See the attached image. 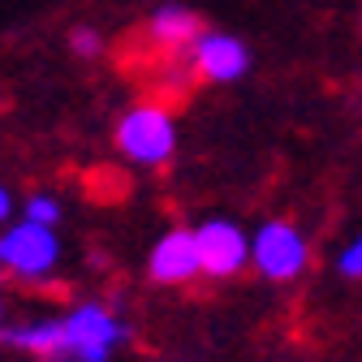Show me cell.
<instances>
[{
	"label": "cell",
	"mask_w": 362,
	"mask_h": 362,
	"mask_svg": "<svg viewBox=\"0 0 362 362\" xmlns=\"http://www.w3.org/2000/svg\"><path fill=\"white\" fill-rule=\"evenodd\" d=\"M0 341L39 362H112L129 345V324L104 302H78L57 320L0 328Z\"/></svg>",
	"instance_id": "cell-1"
},
{
	"label": "cell",
	"mask_w": 362,
	"mask_h": 362,
	"mask_svg": "<svg viewBox=\"0 0 362 362\" xmlns=\"http://www.w3.org/2000/svg\"><path fill=\"white\" fill-rule=\"evenodd\" d=\"M112 143L129 164L160 168L177 151V121L164 104H134L121 112V121L112 129Z\"/></svg>",
	"instance_id": "cell-2"
},
{
	"label": "cell",
	"mask_w": 362,
	"mask_h": 362,
	"mask_svg": "<svg viewBox=\"0 0 362 362\" xmlns=\"http://www.w3.org/2000/svg\"><path fill=\"white\" fill-rule=\"evenodd\" d=\"M306 259H310V246L302 229L289 220H263L250 238V263L263 281H276V285L298 281L306 272Z\"/></svg>",
	"instance_id": "cell-3"
},
{
	"label": "cell",
	"mask_w": 362,
	"mask_h": 362,
	"mask_svg": "<svg viewBox=\"0 0 362 362\" xmlns=\"http://www.w3.org/2000/svg\"><path fill=\"white\" fill-rule=\"evenodd\" d=\"M61 263V242L48 224H9L0 233V272H9L18 281H48L52 267Z\"/></svg>",
	"instance_id": "cell-4"
},
{
	"label": "cell",
	"mask_w": 362,
	"mask_h": 362,
	"mask_svg": "<svg viewBox=\"0 0 362 362\" xmlns=\"http://www.w3.org/2000/svg\"><path fill=\"white\" fill-rule=\"evenodd\" d=\"M194 238H199V263H203V276L211 281H229L250 263V238L242 224L211 216L203 224H194Z\"/></svg>",
	"instance_id": "cell-5"
},
{
	"label": "cell",
	"mask_w": 362,
	"mask_h": 362,
	"mask_svg": "<svg viewBox=\"0 0 362 362\" xmlns=\"http://www.w3.org/2000/svg\"><path fill=\"white\" fill-rule=\"evenodd\" d=\"M190 69H194L199 82H211V86L238 82V78L250 69V48H246L242 39H233V35L203 30L199 43L190 48Z\"/></svg>",
	"instance_id": "cell-6"
},
{
	"label": "cell",
	"mask_w": 362,
	"mask_h": 362,
	"mask_svg": "<svg viewBox=\"0 0 362 362\" xmlns=\"http://www.w3.org/2000/svg\"><path fill=\"white\" fill-rule=\"evenodd\" d=\"M147 276L156 285H190L194 276H203V263H199V238L194 229H168L151 255H147Z\"/></svg>",
	"instance_id": "cell-7"
},
{
	"label": "cell",
	"mask_w": 362,
	"mask_h": 362,
	"mask_svg": "<svg viewBox=\"0 0 362 362\" xmlns=\"http://www.w3.org/2000/svg\"><path fill=\"white\" fill-rule=\"evenodd\" d=\"M199 35H203V18L186 5H160L147 22V39L168 57H190Z\"/></svg>",
	"instance_id": "cell-8"
},
{
	"label": "cell",
	"mask_w": 362,
	"mask_h": 362,
	"mask_svg": "<svg viewBox=\"0 0 362 362\" xmlns=\"http://www.w3.org/2000/svg\"><path fill=\"white\" fill-rule=\"evenodd\" d=\"M22 211H26V220H30V224H48V229L61 220V203H57L52 194H30Z\"/></svg>",
	"instance_id": "cell-9"
},
{
	"label": "cell",
	"mask_w": 362,
	"mask_h": 362,
	"mask_svg": "<svg viewBox=\"0 0 362 362\" xmlns=\"http://www.w3.org/2000/svg\"><path fill=\"white\" fill-rule=\"evenodd\" d=\"M100 48H104V35H100V30H90V26L69 30V52H78V57H95Z\"/></svg>",
	"instance_id": "cell-10"
},
{
	"label": "cell",
	"mask_w": 362,
	"mask_h": 362,
	"mask_svg": "<svg viewBox=\"0 0 362 362\" xmlns=\"http://www.w3.org/2000/svg\"><path fill=\"white\" fill-rule=\"evenodd\" d=\"M337 267H341V276H349V281H362V233L341 250V259H337Z\"/></svg>",
	"instance_id": "cell-11"
},
{
	"label": "cell",
	"mask_w": 362,
	"mask_h": 362,
	"mask_svg": "<svg viewBox=\"0 0 362 362\" xmlns=\"http://www.w3.org/2000/svg\"><path fill=\"white\" fill-rule=\"evenodd\" d=\"M9 216H13V194H9V186H0V224Z\"/></svg>",
	"instance_id": "cell-12"
}]
</instances>
